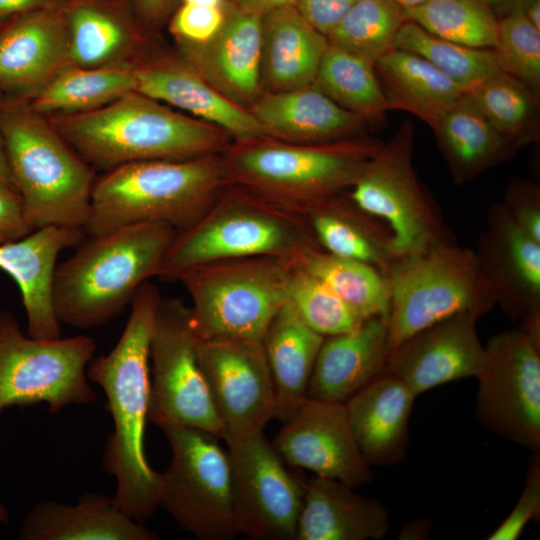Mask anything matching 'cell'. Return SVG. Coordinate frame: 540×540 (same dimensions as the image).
Wrapping results in <instances>:
<instances>
[{
    "mask_svg": "<svg viewBox=\"0 0 540 540\" xmlns=\"http://www.w3.org/2000/svg\"><path fill=\"white\" fill-rule=\"evenodd\" d=\"M161 429L171 460L159 473V506L198 539L230 540L240 535L230 458L219 438L189 426Z\"/></svg>",
    "mask_w": 540,
    "mask_h": 540,
    "instance_id": "8fae6325",
    "label": "cell"
},
{
    "mask_svg": "<svg viewBox=\"0 0 540 540\" xmlns=\"http://www.w3.org/2000/svg\"><path fill=\"white\" fill-rule=\"evenodd\" d=\"M502 204L513 220L540 242V185L517 178L506 186Z\"/></svg>",
    "mask_w": 540,
    "mask_h": 540,
    "instance_id": "f6af8a7d",
    "label": "cell"
},
{
    "mask_svg": "<svg viewBox=\"0 0 540 540\" xmlns=\"http://www.w3.org/2000/svg\"><path fill=\"white\" fill-rule=\"evenodd\" d=\"M288 302L301 319L323 337L354 330L366 320L298 261L294 263L289 281Z\"/></svg>",
    "mask_w": 540,
    "mask_h": 540,
    "instance_id": "60d3db41",
    "label": "cell"
},
{
    "mask_svg": "<svg viewBox=\"0 0 540 540\" xmlns=\"http://www.w3.org/2000/svg\"><path fill=\"white\" fill-rule=\"evenodd\" d=\"M296 260L257 256L207 263L176 281L188 292L192 328L200 339L262 341L288 301Z\"/></svg>",
    "mask_w": 540,
    "mask_h": 540,
    "instance_id": "ba28073f",
    "label": "cell"
},
{
    "mask_svg": "<svg viewBox=\"0 0 540 540\" xmlns=\"http://www.w3.org/2000/svg\"><path fill=\"white\" fill-rule=\"evenodd\" d=\"M476 414L483 426L511 442L540 451V326L500 332L485 345Z\"/></svg>",
    "mask_w": 540,
    "mask_h": 540,
    "instance_id": "5bb4252c",
    "label": "cell"
},
{
    "mask_svg": "<svg viewBox=\"0 0 540 540\" xmlns=\"http://www.w3.org/2000/svg\"><path fill=\"white\" fill-rule=\"evenodd\" d=\"M481 317L463 312L415 332L389 353L386 368L416 396L451 381L477 377L486 356L476 329Z\"/></svg>",
    "mask_w": 540,
    "mask_h": 540,
    "instance_id": "d6986e66",
    "label": "cell"
},
{
    "mask_svg": "<svg viewBox=\"0 0 540 540\" xmlns=\"http://www.w3.org/2000/svg\"><path fill=\"white\" fill-rule=\"evenodd\" d=\"M68 55V39L54 17L20 16L0 30V87L27 92L42 88Z\"/></svg>",
    "mask_w": 540,
    "mask_h": 540,
    "instance_id": "4dcf8cb0",
    "label": "cell"
},
{
    "mask_svg": "<svg viewBox=\"0 0 540 540\" xmlns=\"http://www.w3.org/2000/svg\"><path fill=\"white\" fill-rule=\"evenodd\" d=\"M359 0H298L300 15L325 36Z\"/></svg>",
    "mask_w": 540,
    "mask_h": 540,
    "instance_id": "c3c4849f",
    "label": "cell"
},
{
    "mask_svg": "<svg viewBox=\"0 0 540 540\" xmlns=\"http://www.w3.org/2000/svg\"><path fill=\"white\" fill-rule=\"evenodd\" d=\"M231 185L223 154L131 162L95 181L85 234L161 223L180 232Z\"/></svg>",
    "mask_w": 540,
    "mask_h": 540,
    "instance_id": "3957f363",
    "label": "cell"
},
{
    "mask_svg": "<svg viewBox=\"0 0 540 540\" xmlns=\"http://www.w3.org/2000/svg\"><path fill=\"white\" fill-rule=\"evenodd\" d=\"M272 139L320 144L361 137L368 121L328 98L313 85L260 95L249 110Z\"/></svg>",
    "mask_w": 540,
    "mask_h": 540,
    "instance_id": "484cf974",
    "label": "cell"
},
{
    "mask_svg": "<svg viewBox=\"0 0 540 540\" xmlns=\"http://www.w3.org/2000/svg\"><path fill=\"white\" fill-rule=\"evenodd\" d=\"M162 296L149 280L136 291L115 347L90 361L87 378L106 396L114 430L104 451V467L116 478V505L143 522L159 507L160 474L144 451L150 400V341Z\"/></svg>",
    "mask_w": 540,
    "mask_h": 540,
    "instance_id": "6da1fadb",
    "label": "cell"
},
{
    "mask_svg": "<svg viewBox=\"0 0 540 540\" xmlns=\"http://www.w3.org/2000/svg\"><path fill=\"white\" fill-rule=\"evenodd\" d=\"M0 136L33 230L84 229L96 181L88 163L36 111L17 104H0Z\"/></svg>",
    "mask_w": 540,
    "mask_h": 540,
    "instance_id": "8992f818",
    "label": "cell"
},
{
    "mask_svg": "<svg viewBox=\"0 0 540 540\" xmlns=\"http://www.w3.org/2000/svg\"><path fill=\"white\" fill-rule=\"evenodd\" d=\"M474 252L495 304L520 325L540 326V242L502 203L489 208Z\"/></svg>",
    "mask_w": 540,
    "mask_h": 540,
    "instance_id": "ac0fdd59",
    "label": "cell"
},
{
    "mask_svg": "<svg viewBox=\"0 0 540 540\" xmlns=\"http://www.w3.org/2000/svg\"><path fill=\"white\" fill-rule=\"evenodd\" d=\"M285 464L353 488L373 481L371 466L352 432L344 403L306 398L272 442Z\"/></svg>",
    "mask_w": 540,
    "mask_h": 540,
    "instance_id": "e0dca14e",
    "label": "cell"
},
{
    "mask_svg": "<svg viewBox=\"0 0 540 540\" xmlns=\"http://www.w3.org/2000/svg\"><path fill=\"white\" fill-rule=\"evenodd\" d=\"M225 18L223 7L183 4L175 13L172 32L184 43H204L221 28Z\"/></svg>",
    "mask_w": 540,
    "mask_h": 540,
    "instance_id": "bcb514c9",
    "label": "cell"
},
{
    "mask_svg": "<svg viewBox=\"0 0 540 540\" xmlns=\"http://www.w3.org/2000/svg\"><path fill=\"white\" fill-rule=\"evenodd\" d=\"M184 4L207 6V7H223L225 0H183Z\"/></svg>",
    "mask_w": 540,
    "mask_h": 540,
    "instance_id": "9f6ffc18",
    "label": "cell"
},
{
    "mask_svg": "<svg viewBox=\"0 0 540 540\" xmlns=\"http://www.w3.org/2000/svg\"><path fill=\"white\" fill-rule=\"evenodd\" d=\"M319 248L300 215L230 185L196 222L176 233L156 277L176 281L189 269L229 259L299 261Z\"/></svg>",
    "mask_w": 540,
    "mask_h": 540,
    "instance_id": "5b68a950",
    "label": "cell"
},
{
    "mask_svg": "<svg viewBox=\"0 0 540 540\" xmlns=\"http://www.w3.org/2000/svg\"><path fill=\"white\" fill-rule=\"evenodd\" d=\"M312 85L368 122L383 119L390 110L374 63L330 44Z\"/></svg>",
    "mask_w": 540,
    "mask_h": 540,
    "instance_id": "836d02e7",
    "label": "cell"
},
{
    "mask_svg": "<svg viewBox=\"0 0 540 540\" xmlns=\"http://www.w3.org/2000/svg\"><path fill=\"white\" fill-rule=\"evenodd\" d=\"M134 72L136 92L218 127L237 143L272 139L249 110L223 95L188 65L159 64Z\"/></svg>",
    "mask_w": 540,
    "mask_h": 540,
    "instance_id": "603a6c76",
    "label": "cell"
},
{
    "mask_svg": "<svg viewBox=\"0 0 540 540\" xmlns=\"http://www.w3.org/2000/svg\"><path fill=\"white\" fill-rule=\"evenodd\" d=\"M328 45L327 37L313 28L295 6L263 15L261 88L278 93L311 86Z\"/></svg>",
    "mask_w": 540,
    "mask_h": 540,
    "instance_id": "83f0119b",
    "label": "cell"
},
{
    "mask_svg": "<svg viewBox=\"0 0 540 540\" xmlns=\"http://www.w3.org/2000/svg\"><path fill=\"white\" fill-rule=\"evenodd\" d=\"M0 179L12 184L11 178H10L9 167L7 163V158L5 154V149L3 146L1 136H0Z\"/></svg>",
    "mask_w": 540,
    "mask_h": 540,
    "instance_id": "db71d44e",
    "label": "cell"
},
{
    "mask_svg": "<svg viewBox=\"0 0 540 540\" xmlns=\"http://www.w3.org/2000/svg\"><path fill=\"white\" fill-rule=\"evenodd\" d=\"M387 359L388 326L383 317L368 318L354 330L324 337L307 398L345 403L386 369Z\"/></svg>",
    "mask_w": 540,
    "mask_h": 540,
    "instance_id": "cb8c5ba5",
    "label": "cell"
},
{
    "mask_svg": "<svg viewBox=\"0 0 540 540\" xmlns=\"http://www.w3.org/2000/svg\"><path fill=\"white\" fill-rule=\"evenodd\" d=\"M403 9H410L424 4L428 0H393Z\"/></svg>",
    "mask_w": 540,
    "mask_h": 540,
    "instance_id": "6f0895ef",
    "label": "cell"
},
{
    "mask_svg": "<svg viewBox=\"0 0 540 540\" xmlns=\"http://www.w3.org/2000/svg\"><path fill=\"white\" fill-rule=\"evenodd\" d=\"M84 234L80 228L51 225L0 244V269L20 290L29 336L37 339L62 337L52 298L56 263L63 250L82 242Z\"/></svg>",
    "mask_w": 540,
    "mask_h": 540,
    "instance_id": "44dd1931",
    "label": "cell"
},
{
    "mask_svg": "<svg viewBox=\"0 0 540 540\" xmlns=\"http://www.w3.org/2000/svg\"><path fill=\"white\" fill-rule=\"evenodd\" d=\"M224 440L240 533L259 540H295L303 504L298 475L286 469L264 431Z\"/></svg>",
    "mask_w": 540,
    "mask_h": 540,
    "instance_id": "9a60e30c",
    "label": "cell"
},
{
    "mask_svg": "<svg viewBox=\"0 0 540 540\" xmlns=\"http://www.w3.org/2000/svg\"><path fill=\"white\" fill-rule=\"evenodd\" d=\"M298 263L365 319L383 317L387 320L389 283L374 266L321 248L309 252Z\"/></svg>",
    "mask_w": 540,
    "mask_h": 540,
    "instance_id": "d590c367",
    "label": "cell"
},
{
    "mask_svg": "<svg viewBox=\"0 0 540 540\" xmlns=\"http://www.w3.org/2000/svg\"><path fill=\"white\" fill-rule=\"evenodd\" d=\"M22 540H156L159 536L132 519L113 497L87 493L77 504L37 503L18 532Z\"/></svg>",
    "mask_w": 540,
    "mask_h": 540,
    "instance_id": "f1b7e54d",
    "label": "cell"
},
{
    "mask_svg": "<svg viewBox=\"0 0 540 540\" xmlns=\"http://www.w3.org/2000/svg\"><path fill=\"white\" fill-rule=\"evenodd\" d=\"M394 48L421 56L465 92L500 71L493 49L473 48L445 40L411 21H405L400 27Z\"/></svg>",
    "mask_w": 540,
    "mask_h": 540,
    "instance_id": "74e56055",
    "label": "cell"
},
{
    "mask_svg": "<svg viewBox=\"0 0 540 540\" xmlns=\"http://www.w3.org/2000/svg\"><path fill=\"white\" fill-rule=\"evenodd\" d=\"M324 337L313 331L287 301L262 339L272 378L276 413L287 420L307 398V389Z\"/></svg>",
    "mask_w": 540,
    "mask_h": 540,
    "instance_id": "f546056e",
    "label": "cell"
},
{
    "mask_svg": "<svg viewBox=\"0 0 540 540\" xmlns=\"http://www.w3.org/2000/svg\"><path fill=\"white\" fill-rule=\"evenodd\" d=\"M235 6L263 16L287 6H295L298 0H230Z\"/></svg>",
    "mask_w": 540,
    "mask_h": 540,
    "instance_id": "681fc988",
    "label": "cell"
},
{
    "mask_svg": "<svg viewBox=\"0 0 540 540\" xmlns=\"http://www.w3.org/2000/svg\"><path fill=\"white\" fill-rule=\"evenodd\" d=\"M382 143L363 136L320 144L265 139L230 146L223 158L231 185L295 211L348 191Z\"/></svg>",
    "mask_w": 540,
    "mask_h": 540,
    "instance_id": "52a82bcc",
    "label": "cell"
},
{
    "mask_svg": "<svg viewBox=\"0 0 540 540\" xmlns=\"http://www.w3.org/2000/svg\"><path fill=\"white\" fill-rule=\"evenodd\" d=\"M485 6H487L490 11L496 16L497 19H500L509 13L522 9L524 4L528 0H479Z\"/></svg>",
    "mask_w": 540,
    "mask_h": 540,
    "instance_id": "f907efd6",
    "label": "cell"
},
{
    "mask_svg": "<svg viewBox=\"0 0 540 540\" xmlns=\"http://www.w3.org/2000/svg\"><path fill=\"white\" fill-rule=\"evenodd\" d=\"M43 0H0V16L28 11Z\"/></svg>",
    "mask_w": 540,
    "mask_h": 540,
    "instance_id": "816d5d0a",
    "label": "cell"
},
{
    "mask_svg": "<svg viewBox=\"0 0 540 540\" xmlns=\"http://www.w3.org/2000/svg\"><path fill=\"white\" fill-rule=\"evenodd\" d=\"M540 515V457L539 453L529 461L522 493L503 522L490 534L489 540H515L526 525Z\"/></svg>",
    "mask_w": 540,
    "mask_h": 540,
    "instance_id": "ee69618b",
    "label": "cell"
},
{
    "mask_svg": "<svg viewBox=\"0 0 540 540\" xmlns=\"http://www.w3.org/2000/svg\"><path fill=\"white\" fill-rule=\"evenodd\" d=\"M96 343L85 335L37 339L24 334L14 313L0 309V418L11 406L46 402L56 414L96 400L87 366Z\"/></svg>",
    "mask_w": 540,
    "mask_h": 540,
    "instance_id": "7c38bea8",
    "label": "cell"
},
{
    "mask_svg": "<svg viewBox=\"0 0 540 540\" xmlns=\"http://www.w3.org/2000/svg\"><path fill=\"white\" fill-rule=\"evenodd\" d=\"M403 11L406 21L437 37L473 48L495 47L498 19L479 0H428Z\"/></svg>",
    "mask_w": 540,
    "mask_h": 540,
    "instance_id": "f35d334b",
    "label": "cell"
},
{
    "mask_svg": "<svg viewBox=\"0 0 540 540\" xmlns=\"http://www.w3.org/2000/svg\"><path fill=\"white\" fill-rule=\"evenodd\" d=\"M10 522V516L7 508L0 502V523L7 525Z\"/></svg>",
    "mask_w": 540,
    "mask_h": 540,
    "instance_id": "680465c9",
    "label": "cell"
},
{
    "mask_svg": "<svg viewBox=\"0 0 540 540\" xmlns=\"http://www.w3.org/2000/svg\"><path fill=\"white\" fill-rule=\"evenodd\" d=\"M303 504L295 540H379L389 531L388 512L335 479L298 475Z\"/></svg>",
    "mask_w": 540,
    "mask_h": 540,
    "instance_id": "d4e9b609",
    "label": "cell"
},
{
    "mask_svg": "<svg viewBox=\"0 0 540 540\" xmlns=\"http://www.w3.org/2000/svg\"><path fill=\"white\" fill-rule=\"evenodd\" d=\"M176 233L166 224L143 223L80 243L55 269L52 298L59 323L87 330L119 316L140 286L157 276Z\"/></svg>",
    "mask_w": 540,
    "mask_h": 540,
    "instance_id": "7a4b0ae2",
    "label": "cell"
},
{
    "mask_svg": "<svg viewBox=\"0 0 540 540\" xmlns=\"http://www.w3.org/2000/svg\"><path fill=\"white\" fill-rule=\"evenodd\" d=\"M191 311L178 298H162L150 341L148 419L157 425H181L223 439L224 429L204 378Z\"/></svg>",
    "mask_w": 540,
    "mask_h": 540,
    "instance_id": "4fadbf2b",
    "label": "cell"
},
{
    "mask_svg": "<svg viewBox=\"0 0 540 540\" xmlns=\"http://www.w3.org/2000/svg\"><path fill=\"white\" fill-rule=\"evenodd\" d=\"M500 71L540 95V30L517 9L498 19L494 47Z\"/></svg>",
    "mask_w": 540,
    "mask_h": 540,
    "instance_id": "b9f144b4",
    "label": "cell"
},
{
    "mask_svg": "<svg viewBox=\"0 0 540 540\" xmlns=\"http://www.w3.org/2000/svg\"><path fill=\"white\" fill-rule=\"evenodd\" d=\"M390 110L413 114L431 129L465 92L421 56L392 48L375 63Z\"/></svg>",
    "mask_w": 540,
    "mask_h": 540,
    "instance_id": "d6a6232c",
    "label": "cell"
},
{
    "mask_svg": "<svg viewBox=\"0 0 540 540\" xmlns=\"http://www.w3.org/2000/svg\"><path fill=\"white\" fill-rule=\"evenodd\" d=\"M457 185L469 183L511 159L516 150L464 92L432 128Z\"/></svg>",
    "mask_w": 540,
    "mask_h": 540,
    "instance_id": "1f68e13d",
    "label": "cell"
},
{
    "mask_svg": "<svg viewBox=\"0 0 540 540\" xmlns=\"http://www.w3.org/2000/svg\"><path fill=\"white\" fill-rule=\"evenodd\" d=\"M62 137L87 162L112 169L131 162L223 154L230 136L136 91L59 121Z\"/></svg>",
    "mask_w": 540,
    "mask_h": 540,
    "instance_id": "277c9868",
    "label": "cell"
},
{
    "mask_svg": "<svg viewBox=\"0 0 540 540\" xmlns=\"http://www.w3.org/2000/svg\"><path fill=\"white\" fill-rule=\"evenodd\" d=\"M414 142L415 127L404 121L347 191L357 206L388 226L395 259L456 242L413 167Z\"/></svg>",
    "mask_w": 540,
    "mask_h": 540,
    "instance_id": "30bf717a",
    "label": "cell"
},
{
    "mask_svg": "<svg viewBox=\"0 0 540 540\" xmlns=\"http://www.w3.org/2000/svg\"><path fill=\"white\" fill-rule=\"evenodd\" d=\"M134 70L72 69L59 73L37 93L33 110L81 113L99 108L135 91Z\"/></svg>",
    "mask_w": 540,
    "mask_h": 540,
    "instance_id": "8d00e7d4",
    "label": "cell"
},
{
    "mask_svg": "<svg viewBox=\"0 0 540 540\" xmlns=\"http://www.w3.org/2000/svg\"><path fill=\"white\" fill-rule=\"evenodd\" d=\"M197 351L223 440L264 431L276 403L262 341L198 338Z\"/></svg>",
    "mask_w": 540,
    "mask_h": 540,
    "instance_id": "2e32d148",
    "label": "cell"
},
{
    "mask_svg": "<svg viewBox=\"0 0 540 540\" xmlns=\"http://www.w3.org/2000/svg\"><path fill=\"white\" fill-rule=\"evenodd\" d=\"M125 35L109 16L92 8H78L70 18L69 57L84 66L97 65L114 55Z\"/></svg>",
    "mask_w": 540,
    "mask_h": 540,
    "instance_id": "7bdbcfd3",
    "label": "cell"
},
{
    "mask_svg": "<svg viewBox=\"0 0 540 540\" xmlns=\"http://www.w3.org/2000/svg\"><path fill=\"white\" fill-rule=\"evenodd\" d=\"M522 11L527 20L540 30V0H528Z\"/></svg>",
    "mask_w": 540,
    "mask_h": 540,
    "instance_id": "f5cc1de1",
    "label": "cell"
},
{
    "mask_svg": "<svg viewBox=\"0 0 540 540\" xmlns=\"http://www.w3.org/2000/svg\"><path fill=\"white\" fill-rule=\"evenodd\" d=\"M416 395L387 368L344 404L358 447L372 466L401 462L408 449Z\"/></svg>",
    "mask_w": 540,
    "mask_h": 540,
    "instance_id": "7402d4cb",
    "label": "cell"
},
{
    "mask_svg": "<svg viewBox=\"0 0 540 540\" xmlns=\"http://www.w3.org/2000/svg\"><path fill=\"white\" fill-rule=\"evenodd\" d=\"M142 5L151 13H157L165 8L170 0H140Z\"/></svg>",
    "mask_w": 540,
    "mask_h": 540,
    "instance_id": "11a10c76",
    "label": "cell"
},
{
    "mask_svg": "<svg viewBox=\"0 0 540 540\" xmlns=\"http://www.w3.org/2000/svg\"><path fill=\"white\" fill-rule=\"evenodd\" d=\"M405 21L403 8L393 0H359L326 37L330 45L375 63L394 48Z\"/></svg>",
    "mask_w": 540,
    "mask_h": 540,
    "instance_id": "ab89813d",
    "label": "cell"
},
{
    "mask_svg": "<svg viewBox=\"0 0 540 540\" xmlns=\"http://www.w3.org/2000/svg\"><path fill=\"white\" fill-rule=\"evenodd\" d=\"M261 17L225 3L219 31L204 43H183L188 66L245 108L259 98Z\"/></svg>",
    "mask_w": 540,
    "mask_h": 540,
    "instance_id": "ffe728a7",
    "label": "cell"
},
{
    "mask_svg": "<svg viewBox=\"0 0 540 540\" xmlns=\"http://www.w3.org/2000/svg\"><path fill=\"white\" fill-rule=\"evenodd\" d=\"M32 231L18 191L0 179V244L23 238Z\"/></svg>",
    "mask_w": 540,
    "mask_h": 540,
    "instance_id": "7dc6e473",
    "label": "cell"
},
{
    "mask_svg": "<svg viewBox=\"0 0 540 540\" xmlns=\"http://www.w3.org/2000/svg\"><path fill=\"white\" fill-rule=\"evenodd\" d=\"M479 109L517 151L540 137V95L498 71L468 91Z\"/></svg>",
    "mask_w": 540,
    "mask_h": 540,
    "instance_id": "e575fe53",
    "label": "cell"
},
{
    "mask_svg": "<svg viewBox=\"0 0 540 540\" xmlns=\"http://www.w3.org/2000/svg\"><path fill=\"white\" fill-rule=\"evenodd\" d=\"M390 289L388 355L415 332L450 316H484L495 304L474 250L454 243L394 261Z\"/></svg>",
    "mask_w": 540,
    "mask_h": 540,
    "instance_id": "9c48e42d",
    "label": "cell"
},
{
    "mask_svg": "<svg viewBox=\"0 0 540 540\" xmlns=\"http://www.w3.org/2000/svg\"><path fill=\"white\" fill-rule=\"evenodd\" d=\"M292 212L303 218L320 248L328 253L368 263L385 276L396 260L388 226L357 206L347 191Z\"/></svg>",
    "mask_w": 540,
    "mask_h": 540,
    "instance_id": "4316f807",
    "label": "cell"
}]
</instances>
